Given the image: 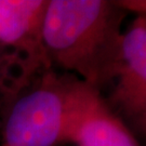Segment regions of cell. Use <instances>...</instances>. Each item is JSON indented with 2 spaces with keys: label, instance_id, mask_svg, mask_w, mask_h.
Listing matches in <instances>:
<instances>
[{
  "label": "cell",
  "instance_id": "cell-1",
  "mask_svg": "<svg viewBox=\"0 0 146 146\" xmlns=\"http://www.w3.org/2000/svg\"><path fill=\"white\" fill-rule=\"evenodd\" d=\"M127 11L108 0H49L43 44L52 68L102 93L116 76Z\"/></svg>",
  "mask_w": 146,
  "mask_h": 146
},
{
  "label": "cell",
  "instance_id": "cell-2",
  "mask_svg": "<svg viewBox=\"0 0 146 146\" xmlns=\"http://www.w3.org/2000/svg\"><path fill=\"white\" fill-rule=\"evenodd\" d=\"M75 79L53 68L38 76L5 110L0 146L67 144Z\"/></svg>",
  "mask_w": 146,
  "mask_h": 146
},
{
  "label": "cell",
  "instance_id": "cell-3",
  "mask_svg": "<svg viewBox=\"0 0 146 146\" xmlns=\"http://www.w3.org/2000/svg\"><path fill=\"white\" fill-rule=\"evenodd\" d=\"M67 144L141 146L102 93L76 77L73 86Z\"/></svg>",
  "mask_w": 146,
  "mask_h": 146
},
{
  "label": "cell",
  "instance_id": "cell-4",
  "mask_svg": "<svg viewBox=\"0 0 146 146\" xmlns=\"http://www.w3.org/2000/svg\"><path fill=\"white\" fill-rule=\"evenodd\" d=\"M49 0H0V44L38 77L51 69L43 44Z\"/></svg>",
  "mask_w": 146,
  "mask_h": 146
},
{
  "label": "cell",
  "instance_id": "cell-5",
  "mask_svg": "<svg viewBox=\"0 0 146 146\" xmlns=\"http://www.w3.org/2000/svg\"><path fill=\"white\" fill-rule=\"evenodd\" d=\"M105 100L117 115L146 120V19L137 16L123 33L116 76Z\"/></svg>",
  "mask_w": 146,
  "mask_h": 146
},
{
  "label": "cell",
  "instance_id": "cell-6",
  "mask_svg": "<svg viewBox=\"0 0 146 146\" xmlns=\"http://www.w3.org/2000/svg\"><path fill=\"white\" fill-rule=\"evenodd\" d=\"M36 78L19 58L0 44V105L5 110Z\"/></svg>",
  "mask_w": 146,
  "mask_h": 146
},
{
  "label": "cell",
  "instance_id": "cell-7",
  "mask_svg": "<svg viewBox=\"0 0 146 146\" xmlns=\"http://www.w3.org/2000/svg\"><path fill=\"white\" fill-rule=\"evenodd\" d=\"M116 3L128 13L134 12L137 16L146 19V0H121L116 1Z\"/></svg>",
  "mask_w": 146,
  "mask_h": 146
}]
</instances>
